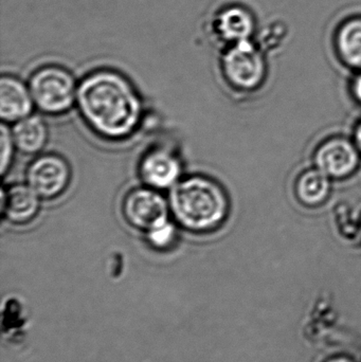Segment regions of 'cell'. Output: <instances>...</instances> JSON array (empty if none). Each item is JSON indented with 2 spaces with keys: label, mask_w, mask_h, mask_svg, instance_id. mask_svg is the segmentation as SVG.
I'll return each mask as SVG.
<instances>
[{
  "label": "cell",
  "mask_w": 361,
  "mask_h": 362,
  "mask_svg": "<svg viewBox=\"0 0 361 362\" xmlns=\"http://www.w3.org/2000/svg\"><path fill=\"white\" fill-rule=\"evenodd\" d=\"M138 169L143 185L158 191L171 189L182 180V161L169 146H156L146 151Z\"/></svg>",
  "instance_id": "ba28073f"
},
{
  "label": "cell",
  "mask_w": 361,
  "mask_h": 362,
  "mask_svg": "<svg viewBox=\"0 0 361 362\" xmlns=\"http://www.w3.org/2000/svg\"><path fill=\"white\" fill-rule=\"evenodd\" d=\"M218 27L226 40L239 42L249 40L254 32V21L248 11L235 6L222 13Z\"/></svg>",
  "instance_id": "5bb4252c"
},
{
  "label": "cell",
  "mask_w": 361,
  "mask_h": 362,
  "mask_svg": "<svg viewBox=\"0 0 361 362\" xmlns=\"http://www.w3.org/2000/svg\"><path fill=\"white\" fill-rule=\"evenodd\" d=\"M328 362H354L351 359L347 358V357H334V358L330 359Z\"/></svg>",
  "instance_id": "d6986e66"
},
{
  "label": "cell",
  "mask_w": 361,
  "mask_h": 362,
  "mask_svg": "<svg viewBox=\"0 0 361 362\" xmlns=\"http://www.w3.org/2000/svg\"><path fill=\"white\" fill-rule=\"evenodd\" d=\"M223 70L229 85L239 91H254L264 82L266 62L262 51L249 40L235 42L226 53Z\"/></svg>",
  "instance_id": "277c9868"
},
{
  "label": "cell",
  "mask_w": 361,
  "mask_h": 362,
  "mask_svg": "<svg viewBox=\"0 0 361 362\" xmlns=\"http://www.w3.org/2000/svg\"><path fill=\"white\" fill-rule=\"evenodd\" d=\"M122 214L134 229L146 232L170 219L169 200L158 189L152 187H136L125 195L122 202Z\"/></svg>",
  "instance_id": "5b68a950"
},
{
  "label": "cell",
  "mask_w": 361,
  "mask_h": 362,
  "mask_svg": "<svg viewBox=\"0 0 361 362\" xmlns=\"http://www.w3.org/2000/svg\"><path fill=\"white\" fill-rule=\"evenodd\" d=\"M360 238L361 240V214L360 215Z\"/></svg>",
  "instance_id": "ffe728a7"
},
{
  "label": "cell",
  "mask_w": 361,
  "mask_h": 362,
  "mask_svg": "<svg viewBox=\"0 0 361 362\" xmlns=\"http://www.w3.org/2000/svg\"><path fill=\"white\" fill-rule=\"evenodd\" d=\"M35 108L42 114H65L76 104L78 86L73 76L63 68H42L30 78L28 85Z\"/></svg>",
  "instance_id": "3957f363"
},
{
  "label": "cell",
  "mask_w": 361,
  "mask_h": 362,
  "mask_svg": "<svg viewBox=\"0 0 361 362\" xmlns=\"http://www.w3.org/2000/svg\"><path fill=\"white\" fill-rule=\"evenodd\" d=\"M352 139H353L354 144L357 146L358 151H360L361 154V119L358 121L355 127H354L353 137H352Z\"/></svg>",
  "instance_id": "ac0fdd59"
},
{
  "label": "cell",
  "mask_w": 361,
  "mask_h": 362,
  "mask_svg": "<svg viewBox=\"0 0 361 362\" xmlns=\"http://www.w3.org/2000/svg\"><path fill=\"white\" fill-rule=\"evenodd\" d=\"M336 48L341 61L361 72V18L350 19L339 28Z\"/></svg>",
  "instance_id": "4fadbf2b"
},
{
  "label": "cell",
  "mask_w": 361,
  "mask_h": 362,
  "mask_svg": "<svg viewBox=\"0 0 361 362\" xmlns=\"http://www.w3.org/2000/svg\"><path fill=\"white\" fill-rule=\"evenodd\" d=\"M144 234L148 244L157 250H167L173 247L177 240V228L171 218Z\"/></svg>",
  "instance_id": "9a60e30c"
},
{
  "label": "cell",
  "mask_w": 361,
  "mask_h": 362,
  "mask_svg": "<svg viewBox=\"0 0 361 362\" xmlns=\"http://www.w3.org/2000/svg\"><path fill=\"white\" fill-rule=\"evenodd\" d=\"M11 133L17 152L29 156L40 154L48 141V127L44 119L37 115L32 114L17 121Z\"/></svg>",
  "instance_id": "7c38bea8"
},
{
  "label": "cell",
  "mask_w": 361,
  "mask_h": 362,
  "mask_svg": "<svg viewBox=\"0 0 361 362\" xmlns=\"http://www.w3.org/2000/svg\"><path fill=\"white\" fill-rule=\"evenodd\" d=\"M0 146H1L0 148V152H1L0 171H1V175L4 176L10 171L15 152L17 151L11 129H8L6 123H2L1 127H0Z\"/></svg>",
  "instance_id": "2e32d148"
},
{
  "label": "cell",
  "mask_w": 361,
  "mask_h": 362,
  "mask_svg": "<svg viewBox=\"0 0 361 362\" xmlns=\"http://www.w3.org/2000/svg\"><path fill=\"white\" fill-rule=\"evenodd\" d=\"M351 93L356 103L361 106V72H358L357 76L352 81Z\"/></svg>",
  "instance_id": "e0dca14e"
},
{
  "label": "cell",
  "mask_w": 361,
  "mask_h": 362,
  "mask_svg": "<svg viewBox=\"0 0 361 362\" xmlns=\"http://www.w3.org/2000/svg\"><path fill=\"white\" fill-rule=\"evenodd\" d=\"M76 106L86 124L110 140L133 135L143 114L133 85L121 74L106 70L89 74L78 84Z\"/></svg>",
  "instance_id": "6da1fadb"
},
{
  "label": "cell",
  "mask_w": 361,
  "mask_h": 362,
  "mask_svg": "<svg viewBox=\"0 0 361 362\" xmlns=\"http://www.w3.org/2000/svg\"><path fill=\"white\" fill-rule=\"evenodd\" d=\"M361 154L353 139L332 136L314 151L313 165L333 181L347 180L360 168Z\"/></svg>",
  "instance_id": "8992f818"
},
{
  "label": "cell",
  "mask_w": 361,
  "mask_h": 362,
  "mask_svg": "<svg viewBox=\"0 0 361 362\" xmlns=\"http://www.w3.org/2000/svg\"><path fill=\"white\" fill-rule=\"evenodd\" d=\"M170 211L175 223L192 233L218 229L229 215V198L224 187L207 176L182 178L171 189Z\"/></svg>",
  "instance_id": "7a4b0ae2"
},
{
  "label": "cell",
  "mask_w": 361,
  "mask_h": 362,
  "mask_svg": "<svg viewBox=\"0 0 361 362\" xmlns=\"http://www.w3.org/2000/svg\"><path fill=\"white\" fill-rule=\"evenodd\" d=\"M35 108L29 86L11 76L0 81V118L2 123L14 124L32 115Z\"/></svg>",
  "instance_id": "30bf717a"
},
{
  "label": "cell",
  "mask_w": 361,
  "mask_h": 362,
  "mask_svg": "<svg viewBox=\"0 0 361 362\" xmlns=\"http://www.w3.org/2000/svg\"><path fill=\"white\" fill-rule=\"evenodd\" d=\"M42 198L28 183H15L4 187L0 197L2 218L15 226L27 225L35 219Z\"/></svg>",
  "instance_id": "9c48e42d"
},
{
  "label": "cell",
  "mask_w": 361,
  "mask_h": 362,
  "mask_svg": "<svg viewBox=\"0 0 361 362\" xmlns=\"http://www.w3.org/2000/svg\"><path fill=\"white\" fill-rule=\"evenodd\" d=\"M71 170L63 157L55 154L40 155L28 167L25 183L42 199L50 200L61 196L69 187Z\"/></svg>",
  "instance_id": "52a82bcc"
},
{
  "label": "cell",
  "mask_w": 361,
  "mask_h": 362,
  "mask_svg": "<svg viewBox=\"0 0 361 362\" xmlns=\"http://www.w3.org/2000/svg\"><path fill=\"white\" fill-rule=\"evenodd\" d=\"M333 180L317 168L303 170L295 181V195L303 206L316 208L326 204L332 194Z\"/></svg>",
  "instance_id": "8fae6325"
}]
</instances>
